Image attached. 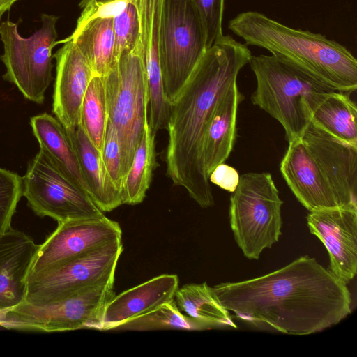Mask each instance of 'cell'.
<instances>
[{
    "instance_id": "6da1fadb",
    "label": "cell",
    "mask_w": 357,
    "mask_h": 357,
    "mask_svg": "<svg viewBox=\"0 0 357 357\" xmlns=\"http://www.w3.org/2000/svg\"><path fill=\"white\" fill-rule=\"evenodd\" d=\"M212 290L238 319L291 335L323 331L351 312L347 284L307 255L266 275L221 283Z\"/></svg>"
},
{
    "instance_id": "7a4b0ae2",
    "label": "cell",
    "mask_w": 357,
    "mask_h": 357,
    "mask_svg": "<svg viewBox=\"0 0 357 357\" xmlns=\"http://www.w3.org/2000/svg\"><path fill=\"white\" fill-rule=\"evenodd\" d=\"M251 56L245 44L223 35L206 50L172 105L167 175L203 208L215 203L203 162L205 135L216 105Z\"/></svg>"
},
{
    "instance_id": "3957f363",
    "label": "cell",
    "mask_w": 357,
    "mask_h": 357,
    "mask_svg": "<svg viewBox=\"0 0 357 357\" xmlns=\"http://www.w3.org/2000/svg\"><path fill=\"white\" fill-rule=\"evenodd\" d=\"M228 28L245 42L291 61L333 91L357 89V60L340 43L320 33L289 27L257 11L243 12Z\"/></svg>"
},
{
    "instance_id": "277c9868",
    "label": "cell",
    "mask_w": 357,
    "mask_h": 357,
    "mask_svg": "<svg viewBox=\"0 0 357 357\" xmlns=\"http://www.w3.org/2000/svg\"><path fill=\"white\" fill-rule=\"evenodd\" d=\"M256 78L250 99L282 126L288 143L300 139L309 125L312 107L324 92L333 91L284 58L252 56Z\"/></svg>"
},
{
    "instance_id": "5b68a950",
    "label": "cell",
    "mask_w": 357,
    "mask_h": 357,
    "mask_svg": "<svg viewBox=\"0 0 357 357\" xmlns=\"http://www.w3.org/2000/svg\"><path fill=\"white\" fill-rule=\"evenodd\" d=\"M284 202L268 172L240 176L230 197L229 217L238 247L249 259H258L282 234L281 208Z\"/></svg>"
},
{
    "instance_id": "8992f818",
    "label": "cell",
    "mask_w": 357,
    "mask_h": 357,
    "mask_svg": "<svg viewBox=\"0 0 357 357\" xmlns=\"http://www.w3.org/2000/svg\"><path fill=\"white\" fill-rule=\"evenodd\" d=\"M103 77L109 121L120 142L124 179L148 122L146 76L139 51L122 52Z\"/></svg>"
},
{
    "instance_id": "52a82bcc",
    "label": "cell",
    "mask_w": 357,
    "mask_h": 357,
    "mask_svg": "<svg viewBox=\"0 0 357 357\" xmlns=\"http://www.w3.org/2000/svg\"><path fill=\"white\" fill-rule=\"evenodd\" d=\"M206 50L204 29L192 0H162L159 59L166 98L172 105Z\"/></svg>"
},
{
    "instance_id": "ba28073f",
    "label": "cell",
    "mask_w": 357,
    "mask_h": 357,
    "mask_svg": "<svg viewBox=\"0 0 357 357\" xmlns=\"http://www.w3.org/2000/svg\"><path fill=\"white\" fill-rule=\"evenodd\" d=\"M59 17L43 13L41 27L29 38L22 37L17 24L9 20L0 23L3 54L0 59L6 67L4 79L15 85L24 97L41 104L52 81V51L57 43L56 24Z\"/></svg>"
},
{
    "instance_id": "9c48e42d",
    "label": "cell",
    "mask_w": 357,
    "mask_h": 357,
    "mask_svg": "<svg viewBox=\"0 0 357 357\" xmlns=\"http://www.w3.org/2000/svg\"><path fill=\"white\" fill-rule=\"evenodd\" d=\"M114 280L86 288L63 300L44 305L23 301L0 312V326L6 329L55 332L81 328L101 330L106 305L115 296Z\"/></svg>"
},
{
    "instance_id": "30bf717a",
    "label": "cell",
    "mask_w": 357,
    "mask_h": 357,
    "mask_svg": "<svg viewBox=\"0 0 357 357\" xmlns=\"http://www.w3.org/2000/svg\"><path fill=\"white\" fill-rule=\"evenodd\" d=\"M22 183V196L40 218L50 217L61 223L105 216L43 148L29 161Z\"/></svg>"
},
{
    "instance_id": "8fae6325",
    "label": "cell",
    "mask_w": 357,
    "mask_h": 357,
    "mask_svg": "<svg viewBox=\"0 0 357 357\" xmlns=\"http://www.w3.org/2000/svg\"><path fill=\"white\" fill-rule=\"evenodd\" d=\"M123 247L121 239L53 268L28 275L24 301L44 305L63 300L98 284L114 280Z\"/></svg>"
},
{
    "instance_id": "7c38bea8",
    "label": "cell",
    "mask_w": 357,
    "mask_h": 357,
    "mask_svg": "<svg viewBox=\"0 0 357 357\" xmlns=\"http://www.w3.org/2000/svg\"><path fill=\"white\" fill-rule=\"evenodd\" d=\"M119 224L105 215L58 224L38 245L29 275L53 268L114 241L121 239Z\"/></svg>"
},
{
    "instance_id": "4fadbf2b",
    "label": "cell",
    "mask_w": 357,
    "mask_h": 357,
    "mask_svg": "<svg viewBox=\"0 0 357 357\" xmlns=\"http://www.w3.org/2000/svg\"><path fill=\"white\" fill-rule=\"evenodd\" d=\"M306 219L328 251V270L347 284L357 272V204L310 211Z\"/></svg>"
},
{
    "instance_id": "5bb4252c",
    "label": "cell",
    "mask_w": 357,
    "mask_h": 357,
    "mask_svg": "<svg viewBox=\"0 0 357 357\" xmlns=\"http://www.w3.org/2000/svg\"><path fill=\"white\" fill-rule=\"evenodd\" d=\"M301 139L327 179L340 205L357 204V146L339 139L311 121Z\"/></svg>"
},
{
    "instance_id": "9a60e30c",
    "label": "cell",
    "mask_w": 357,
    "mask_h": 357,
    "mask_svg": "<svg viewBox=\"0 0 357 357\" xmlns=\"http://www.w3.org/2000/svg\"><path fill=\"white\" fill-rule=\"evenodd\" d=\"M63 45L53 55L56 59L52 112L66 130L80 123V112L93 72L74 41L67 38L57 43Z\"/></svg>"
},
{
    "instance_id": "2e32d148",
    "label": "cell",
    "mask_w": 357,
    "mask_h": 357,
    "mask_svg": "<svg viewBox=\"0 0 357 357\" xmlns=\"http://www.w3.org/2000/svg\"><path fill=\"white\" fill-rule=\"evenodd\" d=\"M280 170L294 195L309 211L341 206L301 138L289 142Z\"/></svg>"
},
{
    "instance_id": "e0dca14e",
    "label": "cell",
    "mask_w": 357,
    "mask_h": 357,
    "mask_svg": "<svg viewBox=\"0 0 357 357\" xmlns=\"http://www.w3.org/2000/svg\"><path fill=\"white\" fill-rule=\"evenodd\" d=\"M178 278L162 274L115 295L106 305L101 330L119 328L147 314L174 298Z\"/></svg>"
},
{
    "instance_id": "ac0fdd59",
    "label": "cell",
    "mask_w": 357,
    "mask_h": 357,
    "mask_svg": "<svg viewBox=\"0 0 357 357\" xmlns=\"http://www.w3.org/2000/svg\"><path fill=\"white\" fill-rule=\"evenodd\" d=\"M38 245L24 232L0 234V312L24 301L26 279Z\"/></svg>"
},
{
    "instance_id": "d6986e66",
    "label": "cell",
    "mask_w": 357,
    "mask_h": 357,
    "mask_svg": "<svg viewBox=\"0 0 357 357\" xmlns=\"http://www.w3.org/2000/svg\"><path fill=\"white\" fill-rule=\"evenodd\" d=\"M68 38L86 59L94 75L105 77L116 63L112 15L82 12Z\"/></svg>"
},
{
    "instance_id": "ffe728a7",
    "label": "cell",
    "mask_w": 357,
    "mask_h": 357,
    "mask_svg": "<svg viewBox=\"0 0 357 357\" xmlns=\"http://www.w3.org/2000/svg\"><path fill=\"white\" fill-rule=\"evenodd\" d=\"M244 96L237 83L218 101L209 122L203 146L206 174L225 162L231 153L236 138L237 114Z\"/></svg>"
},
{
    "instance_id": "44dd1931",
    "label": "cell",
    "mask_w": 357,
    "mask_h": 357,
    "mask_svg": "<svg viewBox=\"0 0 357 357\" xmlns=\"http://www.w3.org/2000/svg\"><path fill=\"white\" fill-rule=\"evenodd\" d=\"M77 153L89 196L103 212H110L121 204L122 194L112 181L102 159L82 126L66 130Z\"/></svg>"
},
{
    "instance_id": "7402d4cb",
    "label": "cell",
    "mask_w": 357,
    "mask_h": 357,
    "mask_svg": "<svg viewBox=\"0 0 357 357\" xmlns=\"http://www.w3.org/2000/svg\"><path fill=\"white\" fill-rule=\"evenodd\" d=\"M30 124L40 147L46 150L63 172L89 196L77 153L61 122L43 113L31 117Z\"/></svg>"
},
{
    "instance_id": "603a6c76",
    "label": "cell",
    "mask_w": 357,
    "mask_h": 357,
    "mask_svg": "<svg viewBox=\"0 0 357 357\" xmlns=\"http://www.w3.org/2000/svg\"><path fill=\"white\" fill-rule=\"evenodd\" d=\"M357 107L350 93L328 91L311 109V121L339 139L357 146Z\"/></svg>"
},
{
    "instance_id": "cb8c5ba5",
    "label": "cell",
    "mask_w": 357,
    "mask_h": 357,
    "mask_svg": "<svg viewBox=\"0 0 357 357\" xmlns=\"http://www.w3.org/2000/svg\"><path fill=\"white\" fill-rule=\"evenodd\" d=\"M174 301L181 311L204 324L208 329L236 328L229 312L221 305L206 282L178 287Z\"/></svg>"
},
{
    "instance_id": "d4e9b609",
    "label": "cell",
    "mask_w": 357,
    "mask_h": 357,
    "mask_svg": "<svg viewBox=\"0 0 357 357\" xmlns=\"http://www.w3.org/2000/svg\"><path fill=\"white\" fill-rule=\"evenodd\" d=\"M155 135L146 122L130 167L122 185L123 204L136 205L142 202L150 187L155 169Z\"/></svg>"
},
{
    "instance_id": "484cf974",
    "label": "cell",
    "mask_w": 357,
    "mask_h": 357,
    "mask_svg": "<svg viewBox=\"0 0 357 357\" xmlns=\"http://www.w3.org/2000/svg\"><path fill=\"white\" fill-rule=\"evenodd\" d=\"M84 7L94 12L105 13L113 16L117 59L123 52L137 50L140 52L139 18L133 0H109L99 3H89Z\"/></svg>"
},
{
    "instance_id": "4316f807",
    "label": "cell",
    "mask_w": 357,
    "mask_h": 357,
    "mask_svg": "<svg viewBox=\"0 0 357 357\" xmlns=\"http://www.w3.org/2000/svg\"><path fill=\"white\" fill-rule=\"evenodd\" d=\"M109 121L104 77L94 75L86 91L80 112V125L101 153Z\"/></svg>"
},
{
    "instance_id": "83f0119b",
    "label": "cell",
    "mask_w": 357,
    "mask_h": 357,
    "mask_svg": "<svg viewBox=\"0 0 357 357\" xmlns=\"http://www.w3.org/2000/svg\"><path fill=\"white\" fill-rule=\"evenodd\" d=\"M119 328L133 331L179 329L188 331L206 330L208 328L178 309L174 298L154 311L133 319Z\"/></svg>"
},
{
    "instance_id": "f1b7e54d",
    "label": "cell",
    "mask_w": 357,
    "mask_h": 357,
    "mask_svg": "<svg viewBox=\"0 0 357 357\" xmlns=\"http://www.w3.org/2000/svg\"><path fill=\"white\" fill-rule=\"evenodd\" d=\"M22 191V178L0 167V234L11 228L12 218Z\"/></svg>"
},
{
    "instance_id": "f546056e",
    "label": "cell",
    "mask_w": 357,
    "mask_h": 357,
    "mask_svg": "<svg viewBox=\"0 0 357 357\" xmlns=\"http://www.w3.org/2000/svg\"><path fill=\"white\" fill-rule=\"evenodd\" d=\"M200 16L206 36V50L223 36L222 23L225 0H192Z\"/></svg>"
},
{
    "instance_id": "4dcf8cb0",
    "label": "cell",
    "mask_w": 357,
    "mask_h": 357,
    "mask_svg": "<svg viewBox=\"0 0 357 357\" xmlns=\"http://www.w3.org/2000/svg\"><path fill=\"white\" fill-rule=\"evenodd\" d=\"M101 156L112 181L121 191L123 176L121 145L117 131L109 121L106 130Z\"/></svg>"
},
{
    "instance_id": "1f68e13d",
    "label": "cell",
    "mask_w": 357,
    "mask_h": 357,
    "mask_svg": "<svg viewBox=\"0 0 357 357\" xmlns=\"http://www.w3.org/2000/svg\"><path fill=\"white\" fill-rule=\"evenodd\" d=\"M239 178L237 170L225 162L217 165L208 176L210 183L229 192L236 190Z\"/></svg>"
},
{
    "instance_id": "d6a6232c",
    "label": "cell",
    "mask_w": 357,
    "mask_h": 357,
    "mask_svg": "<svg viewBox=\"0 0 357 357\" xmlns=\"http://www.w3.org/2000/svg\"><path fill=\"white\" fill-rule=\"evenodd\" d=\"M19 0H0V20L3 15L10 10L12 6Z\"/></svg>"
}]
</instances>
